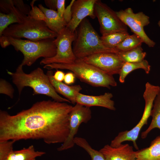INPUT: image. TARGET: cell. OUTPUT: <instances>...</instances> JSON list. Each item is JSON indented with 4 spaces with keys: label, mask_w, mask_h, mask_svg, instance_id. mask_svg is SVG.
I'll use <instances>...</instances> for the list:
<instances>
[{
    "label": "cell",
    "mask_w": 160,
    "mask_h": 160,
    "mask_svg": "<svg viewBox=\"0 0 160 160\" xmlns=\"http://www.w3.org/2000/svg\"><path fill=\"white\" fill-rule=\"evenodd\" d=\"M76 77L74 74L73 72H68L65 75L64 82L67 85L72 84L74 83Z\"/></svg>",
    "instance_id": "32"
},
{
    "label": "cell",
    "mask_w": 160,
    "mask_h": 160,
    "mask_svg": "<svg viewBox=\"0 0 160 160\" xmlns=\"http://www.w3.org/2000/svg\"><path fill=\"white\" fill-rule=\"evenodd\" d=\"M46 74L56 92L64 96L73 104H76L77 94L82 89L79 85L69 86L62 82L58 81L53 77V72L51 70L47 71Z\"/></svg>",
    "instance_id": "17"
},
{
    "label": "cell",
    "mask_w": 160,
    "mask_h": 160,
    "mask_svg": "<svg viewBox=\"0 0 160 160\" xmlns=\"http://www.w3.org/2000/svg\"><path fill=\"white\" fill-rule=\"evenodd\" d=\"M80 59L113 76L119 74L124 63L117 53L113 52L98 53Z\"/></svg>",
    "instance_id": "12"
},
{
    "label": "cell",
    "mask_w": 160,
    "mask_h": 160,
    "mask_svg": "<svg viewBox=\"0 0 160 160\" xmlns=\"http://www.w3.org/2000/svg\"><path fill=\"white\" fill-rule=\"evenodd\" d=\"M57 35L48 28L44 21L35 20L29 15L23 22L9 25L4 31L1 36L36 41L55 39Z\"/></svg>",
    "instance_id": "6"
},
{
    "label": "cell",
    "mask_w": 160,
    "mask_h": 160,
    "mask_svg": "<svg viewBox=\"0 0 160 160\" xmlns=\"http://www.w3.org/2000/svg\"><path fill=\"white\" fill-rule=\"evenodd\" d=\"M99 151L105 160H136L135 151L128 144H121L116 147L107 144Z\"/></svg>",
    "instance_id": "15"
},
{
    "label": "cell",
    "mask_w": 160,
    "mask_h": 160,
    "mask_svg": "<svg viewBox=\"0 0 160 160\" xmlns=\"http://www.w3.org/2000/svg\"><path fill=\"white\" fill-rule=\"evenodd\" d=\"M92 111L90 107L76 103L69 116V132L65 141L57 148L58 151L73 148L75 145L74 139L79 127L82 123H87L91 119Z\"/></svg>",
    "instance_id": "11"
},
{
    "label": "cell",
    "mask_w": 160,
    "mask_h": 160,
    "mask_svg": "<svg viewBox=\"0 0 160 160\" xmlns=\"http://www.w3.org/2000/svg\"><path fill=\"white\" fill-rule=\"evenodd\" d=\"M65 75L63 71L57 70L53 74V77L56 80L62 82L64 81Z\"/></svg>",
    "instance_id": "33"
},
{
    "label": "cell",
    "mask_w": 160,
    "mask_h": 160,
    "mask_svg": "<svg viewBox=\"0 0 160 160\" xmlns=\"http://www.w3.org/2000/svg\"><path fill=\"white\" fill-rule=\"evenodd\" d=\"M150 116L152 119L149 126L141 133V137L142 139L146 138L153 129L156 128L160 130V89L154 100Z\"/></svg>",
    "instance_id": "22"
},
{
    "label": "cell",
    "mask_w": 160,
    "mask_h": 160,
    "mask_svg": "<svg viewBox=\"0 0 160 160\" xmlns=\"http://www.w3.org/2000/svg\"><path fill=\"white\" fill-rule=\"evenodd\" d=\"M129 35L128 32H117L102 36L101 38L106 47L116 49V47Z\"/></svg>",
    "instance_id": "24"
},
{
    "label": "cell",
    "mask_w": 160,
    "mask_h": 160,
    "mask_svg": "<svg viewBox=\"0 0 160 160\" xmlns=\"http://www.w3.org/2000/svg\"><path fill=\"white\" fill-rule=\"evenodd\" d=\"M14 90L12 85L5 80H0V93L9 96L12 99L14 97Z\"/></svg>",
    "instance_id": "28"
},
{
    "label": "cell",
    "mask_w": 160,
    "mask_h": 160,
    "mask_svg": "<svg viewBox=\"0 0 160 160\" xmlns=\"http://www.w3.org/2000/svg\"><path fill=\"white\" fill-rule=\"evenodd\" d=\"M38 7L44 13V21L51 31L58 34L67 26V24L63 18L59 16L57 11L47 8L41 4L38 5Z\"/></svg>",
    "instance_id": "18"
},
{
    "label": "cell",
    "mask_w": 160,
    "mask_h": 160,
    "mask_svg": "<svg viewBox=\"0 0 160 160\" xmlns=\"http://www.w3.org/2000/svg\"><path fill=\"white\" fill-rule=\"evenodd\" d=\"M143 43L142 39L134 33L127 37L116 47V49L118 51L129 50L141 46Z\"/></svg>",
    "instance_id": "26"
},
{
    "label": "cell",
    "mask_w": 160,
    "mask_h": 160,
    "mask_svg": "<svg viewBox=\"0 0 160 160\" xmlns=\"http://www.w3.org/2000/svg\"><path fill=\"white\" fill-rule=\"evenodd\" d=\"M43 68L49 70L66 69L71 71L81 81L95 87L110 88L117 83L113 76L108 74L92 65L77 59L71 64L52 63L45 65Z\"/></svg>",
    "instance_id": "5"
},
{
    "label": "cell",
    "mask_w": 160,
    "mask_h": 160,
    "mask_svg": "<svg viewBox=\"0 0 160 160\" xmlns=\"http://www.w3.org/2000/svg\"><path fill=\"white\" fill-rule=\"evenodd\" d=\"M113 97V94L110 92H105L98 96L85 95L79 92L76 95V103L90 107L94 106L102 107L115 111L116 108L114 102L111 99Z\"/></svg>",
    "instance_id": "16"
},
{
    "label": "cell",
    "mask_w": 160,
    "mask_h": 160,
    "mask_svg": "<svg viewBox=\"0 0 160 160\" xmlns=\"http://www.w3.org/2000/svg\"><path fill=\"white\" fill-rule=\"evenodd\" d=\"M23 66L21 64L19 65L15 72L7 71V73L12 78L13 83L17 88L19 97L23 89L27 87L33 89V95H45L56 101L71 103L68 100L58 94L48 76L41 68H38L29 73H26L23 70Z\"/></svg>",
    "instance_id": "2"
},
{
    "label": "cell",
    "mask_w": 160,
    "mask_h": 160,
    "mask_svg": "<svg viewBox=\"0 0 160 160\" xmlns=\"http://www.w3.org/2000/svg\"><path fill=\"white\" fill-rule=\"evenodd\" d=\"M15 142L12 140L0 141V160H6L13 150V145Z\"/></svg>",
    "instance_id": "27"
},
{
    "label": "cell",
    "mask_w": 160,
    "mask_h": 160,
    "mask_svg": "<svg viewBox=\"0 0 160 160\" xmlns=\"http://www.w3.org/2000/svg\"><path fill=\"white\" fill-rule=\"evenodd\" d=\"M76 31V37L73 43L72 49L76 59H82L98 53H117L119 51L104 45L101 37L86 18L81 22Z\"/></svg>",
    "instance_id": "4"
},
{
    "label": "cell",
    "mask_w": 160,
    "mask_h": 160,
    "mask_svg": "<svg viewBox=\"0 0 160 160\" xmlns=\"http://www.w3.org/2000/svg\"><path fill=\"white\" fill-rule=\"evenodd\" d=\"M55 39L33 41L1 36L0 37V44L3 48L10 45L13 46L15 50L20 52L23 55L22 65L30 66L39 58H49L55 55L57 48Z\"/></svg>",
    "instance_id": "3"
},
{
    "label": "cell",
    "mask_w": 160,
    "mask_h": 160,
    "mask_svg": "<svg viewBox=\"0 0 160 160\" xmlns=\"http://www.w3.org/2000/svg\"><path fill=\"white\" fill-rule=\"evenodd\" d=\"M35 1H32L31 3L32 8L29 15L31 17L35 20L45 21V16L43 12L39 7L34 6L33 4Z\"/></svg>",
    "instance_id": "29"
},
{
    "label": "cell",
    "mask_w": 160,
    "mask_h": 160,
    "mask_svg": "<svg viewBox=\"0 0 160 160\" xmlns=\"http://www.w3.org/2000/svg\"><path fill=\"white\" fill-rule=\"evenodd\" d=\"M76 37V32L71 31L66 26L59 33L54 40L56 47L55 55L52 57L43 58L41 65L52 63L71 64L77 59L73 50L72 45Z\"/></svg>",
    "instance_id": "8"
},
{
    "label": "cell",
    "mask_w": 160,
    "mask_h": 160,
    "mask_svg": "<svg viewBox=\"0 0 160 160\" xmlns=\"http://www.w3.org/2000/svg\"><path fill=\"white\" fill-rule=\"evenodd\" d=\"M158 25L159 27H160V19L158 22Z\"/></svg>",
    "instance_id": "35"
},
{
    "label": "cell",
    "mask_w": 160,
    "mask_h": 160,
    "mask_svg": "<svg viewBox=\"0 0 160 160\" xmlns=\"http://www.w3.org/2000/svg\"><path fill=\"white\" fill-rule=\"evenodd\" d=\"M45 152L36 151L31 145L28 148L18 151L13 150L5 160H35L36 158L45 154Z\"/></svg>",
    "instance_id": "20"
},
{
    "label": "cell",
    "mask_w": 160,
    "mask_h": 160,
    "mask_svg": "<svg viewBox=\"0 0 160 160\" xmlns=\"http://www.w3.org/2000/svg\"><path fill=\"white\" fill-rule=\"evenodd\" d=\"M135 152L136 160H160V136L153 140L149 147Z\"/></svg>",
    "instance_id": "19"
},
{
    "label": "cell",
    "mask_w": 160,
    "mask_h": 160,
    "mask_svg": "<svg viewBox=\"0 0 160 160\" xmlns=\"http://www.w3.org/2000/svg\"><path fill=\"white\" fill-rule=\"evenodd\" d=\"M119 18L134 34L139 36L150 47H153L156 43L151 39L145 33L144 27L150 23L149 17L143 12L135 13L130 7L116 11Z\"/></svg>",
    "instance_id": "10"
},
{
    "label": "cell",
    "mask_w": 160,
    "mask_h": 160,
    "mask_svg": "<svg viewBox=\"0 0 160 160\" xmlns=\"http://www.w3.org/2000/svg\"><path fill=\"white\" fill-rule=\"evenodd\" d=\"M5 14L0 13V36L4 31L13 23L23 22L28 15L24 14L14 4L13 0H7L5 4Z\"/></svg>",
    "instance_id": "14"
},
{
    "label": "cell",
    "mask_w": 160,
    "mask_h": 160,
    "mask_svg": "<svg viewBox=\"0 0 160 160\" xmlns=\"http://www.w3.org/2000/svg\"><path fill=\"white\" fill-rule=\"evenodd\" d=\"M75 1V0H72L71 1L69 4L65 8L63 14V18L67 24L70 22L72 18L71 8Z\"/></svg>",
    "instance_id": "30"
},
{
    "label": "cell",
    "mask_w": 160,
    "mask_h": 160,
    "mask_svg": "<svg viewBox=\"0 0 160 160\" xmlns=\"http://www.w3.org/2000/svg\"><path fill=\"white\" fill-rule=\"evenodd\" d=\"M160 89V87L154 85L147 82L143 94L145 101V106L142 116L137 124L131 129L120 132L111 142L110 145L117 147L125 141H131L137 150L138 147L136 143L143 127L147 124L148 119L150 116L154 100Z\"/></svg>",
    "instance_id": "7"
},
{
    "label": "cell",
    "mask_w": 160,
    "mask_h": 160,
    "mask_svg": "<svg viewBox=\"0 0 160 160\" xmlns=\"http://www.w3.org/2000/svg\"><path fill=\"white\" fill-rule=\"evenodd\" d=\"M75 145L83 148L90 156L92 160H105L103 154L93 148L88 142L84 138L79 137H75L74 139Z\"/></svg>",
    "instance_id": "25"
},
{
    "label": "cell",
    "mask_w": 160,
    "mask_h": 160,
    "mask_svg": "<svg viewBox=\"0 0 160 160\" xmlns=\"http://www.w3.org/2000/svg\"><path fill=\"white\" fill-rule=\"evenodd\" d=\"M57 0H45L44 2L49 9L56 11L57 9Z\"/></svg>",
    "instance_id": "34"
},
{
    "label": "cell",
    "mask_w": 160,
    "mask_h": 160,
    "mask_svg": "<svg viewBox=\"0 0 160 160\" xmlns=\"http://www.w3.org/2000/svg\"><path fill=\"white\" fill-rule=\"evenodd\" d=\"M73 106L48 100L37 102L15 115L0 110V141L41 139L48 144H62L69 134Z\"/></svg>",
    "instance_id": "1"
},
{
    "label": "cell",
    "mask_w": 160,
    "mask_h": 160,
    "mask_svg": "<svg viewBox=\"0 0 160 160\" xmlns=\"http://www.w3.org/2000/svg\"><path fill=\"white\" fill-rule=\"evenodd\" d=\"M117 54L123 62L129 63L141 62L144 60L146 55L141 46L129 50L119 51Z\"/></svg>",
    "instance_id": "23"
},
{
    "label": "cell",
    "mask_w": 160,
    "mask_h": 160,
    "mask_svg": "<svg viewBox=\"0 0 160 160\" xmlns=\"http://www.w3.org/2000/svg\"><path fill=\"white\" fill-rule=\"evenodd\" d=\"M65 0H57V12L60 17H63V15L65 9Z\"/></svg>",
    "instance_id": "31"
},
{
    "label": "cell",
    "mask_w": 160,
    "mask_h": 160,
    "mask_svg": "<svg viewBox=\"0 0 160 160\" xmlns=\"http://www.w3.org/2000/svg\"><path fill=\"white\" fill-rule=\"evenodd\" d=\"M138 69H143L146 74H148L151 66L148 62L145 59L138 62H124L119 73L120 82L124 83L127 76L132 71Z\"/></svg>",
    "instance_id": "21"
},
{
    "label": "cell",
    "mask_w": 160,
    "mask_h": 160,
    "mask_svg": "<svg viewBox=\"0 0 160 160\" xmlns=\"http://www.w3.org/2000/svg\"><path fill=\"white\" fill-rule=\"evenodd\" d=\"M95 15L99 22L102 36L119 32H128L127 26L114 11L100 0H97L94 7Z\"/></svg>",
    "instance_id": "9"
},
{
    "label": "cell",
    "mask_w": 160,
    "mask_h": 160,
    "mask_svg": "<svg viewBox=\"0 0 160 160\" xmlns=\"http://www.w3.org/2000/svg\"><path fill=\"white\" fill-rule=\"evenodd\" d=\"M97 0H77L73 3L71 8L72 18L66 27L74 32L81 22L87 16L95 18L94 7Z\"/></svg>",
    "instance_id": "13"
}]
</instances>
